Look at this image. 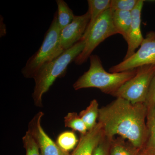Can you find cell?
Listing matches in <instances>:
<instances>
[{
  "mask_svg": "<svg viewBox=\"0 0 155 155\" xmlns=\"http://www.w3.org/2000/svg\"><path fill=\"white\" fill-rule=\"evenodd\" d=\"M148 108L145 103L132 104L121 97L100 108L98 120L105 135L113 139L118 135L139 149L144 147L147 131Z\"/></svg>",
  "mask_w": 155,
  "mask_h": 155,
  "instance_id": "cell-1",
  "label": "cell"
},
{
  "mask_svg": "<svg viewBox=\"0 0 155 155\" xmlns=\"http://www.w3.org/2000/svg\"><path fill=\"white\" fill-rule=\"evenodd\" d=\"M89 69L73 84L75 90L87 88L99 89L106 94L114 96L124 84L135 75L137 69L118 73L108 72L97 55L90 57Z\"/></svg>",
  "mask_w": 155,
  "mask_h": 155,
  "instance_id": "cell-2",
  "label": "cell"
},
{
  "mask_svg": "<svg viewBox=\"0 0 155 155\" xmlns=\"http://www.w3.org/2000/svg\"><path fill=\"white\" fill-rule=\"evenodd\" d=\"M84 45L85 41L80 40L39 70L33 78L35 86L32 95L36 107L42 106L43 95L48 91L56 79L66 72L69 64L75 61L83 51Z\"/></svg>",
  "mask_w": 155,
  "mask_h": 155,
  "instance_id": "cell-3",
  "label": "cell"
},
{
  "mask_svg": "<svg viewBox=\"0 0 155 155\" xmlns=\"http://www.w3.org/2000/svg\"><path fill=\"white\" fill-rule=\"evenodd\" d=\"M61 31L56 12L49 28L45 35L41 46L28 59L22 69L21 72L24 77L33 78L42 67L64 52V51L60 44Z\"/></svg>",
  "mask_w": 155,
  "mask_h": 155,
  "instance_id": "cell-4",
  "label": "cell"
},
{
  "mask_svg": "<svg viewBox=\"0 0 155 155\" xmlns=\"http://www.w3.org/2000/svg\"><path fill=\"white\" fill-rule=\"evenodd\" d=\"M136 69L135 75L119 89L114 97L122 98L132 104L145 103L155 75V65H144Z\"/></svg>",
  "mask_w": 155,
  "mask_h": 155,
  "instance_id": "cell-5",
  "label": "cell"
},
{
  "mask_svg": "<svg viewBox=\"0 0 155 155\" xmlns=\"http://www.w3.org/2000/svg\"><path fill=\"white\" fill-rule=\"evenodd\" d=\"M112 14L111 9H108L97 19L84 40L83 51L74 61L75 64H84L101 43L108 38L118 34L113 22Z\"/></svg>",
  "mask_w": 155,
  "mask_h": 155,
  "instance_id": "cell-6",
  "label": "cell"
},
{
  "mask_svg": "<svg viewBox=\"0 0 155 155\" xmlns=\"http://www.w3.org/2000/svg\"><path fill=\"white\" fill-rule=\"evenodd\" d=\"M146 65H155V31L148 32L133 55L109 69L111 73L128 71Z\"/></svg>",
  "mask_w": 155,
  "mask_h": 155,
  "instance_id": "cell-7",
  "label": "cell"
},
{
  "mask_svg": "<svg viewBox=\"0 0 155 155\" xmlns=\"http://www.w3.org/2000/svg\"><path fill=\"white\" fill-rule=\"evenodd\" d=\"M44 113L41 111L36 114L29 122L28 132L33 137L38 146L41 155H69L61 149L47 133L41 125Z\"/></svg>",
  "mask_w": 155,
  "mask_h": 155,
  "instance_id": "cell-8",
  "label": "cell"
},
{
  "mask_svg": "<svg viewBox=\"0 0 155 155\" xmlns=\"http://www.w3.org/2000/svg\"><path fill=\"white\" fill-rule=\"evenodd\" d=\"M90 19L88 11L83 15L75 16L72 22L61 31L60 44L65 51L80 41L85 33Z\"/></svg>",
  "mask_w": 155,
  "mask_h": 155,
  "instance_id": "cell-9",
  "label": "cell"
},
{
  "mask_svg": "<svg viewBox=\"0 0 155 155\" xmlns=\"http://www.w3.org/2000/svg\"><path fill=\"white\" fill-rule=\"evenodd\" d=\"M143 3V0H139L137 5L131 12L132 21L126 41L128 47L124 60L133 55L144 40L141 30V11Z\"/></svg>",
  "mask_w": 155,
  "mask_h": 155,
  "instance_id": "cell-10",
  "label": "cell"
},
{
  "mask_svg": "<svg viewBox=\"0 0 155 155\" xmlns=\"http://www.w3.org/2000/svg\"><path fill=\"white\" fill-rule=\"evenodd\" d=\"M102 125L99 122L84 134H81L76 148L70 155H93L96 147L105 137Z\"/></svg>",
  "mask_w": 155,
  "mask_h": 155,
  "instance_id": "cell-11",
  "label": "cell"
},
{
  "mask_svg": "<svg viewBox=\"0 0 155 155\" xmlns=\"http://www.w3.org/2000/svg\"><path fill=\"white\" fill-rule=\"evenodd\" d=\"M110 0H88V11L90 15V19L85 33L81 40H85L87 35L95 22L101 15L110 8Z\"/></svg>",
  "mask_w": 155,
  "mask_h": 155,
  "instance_id": "cell-12",
  "label": "cell"
},
{
  "mask_svg": "<svg viewBox=\"0 0 155 155\" xmlns=\"http://www.w3.org/2000/svg\"><path fill=\"white\" fill-rule=\"evenodd\" d=\"M112 11L114 26L118 34H121L126 41L132 21L131 12L119 10Z\"/></svg>",
  "mask_w": 155,
  "mask_h": 155,
  "instance_id": "cell-13",
  "label": "cell"
},
{
  "mask_svg": "<svg viewBox=\"0 0 155 155\" xmlns=\"http://www.w3.org/2000/svg\"><path fill=\"white\" fill-rule=\"evenodd\" d=\"M140 150L128 140L119 137L111 140L110 155H138Z\"/></svg>",
  "mask_w": 155,
  "mask_h": 155,
  "instance_id": "cell-14",
  "label": "cell"
},
{
  "mask_svg": "<svg viewBox=\"0 0 155 155\" xmlns=\"http://www.w3.org/2000/svg\"><path fill=\"white\" fill-rule=\"evenodd\" d=\"M147 135L143 149L155 155V106L148 110L146 119Z\"/></svg>",
  "mask_w": 155,
  "mask_h": 155,
  "instance_id": "cell-15",
  "label": "cell"
},
{
  "mask_svg": "<svg viewBox=\"0 0 155 155\" xmlns=\"http://www.w3.org/2000/svg\"><path fill=\"white\" fill-rule=\"evenodd\" d=\"M99 110L98 102L97 100L94 99L85 110L79 113V116L86 125L87 130H91L97 124V120L98 118Z\"/></svg>",
  "mask_w": 155,
  "mask_h": 155,
  "instance_id": "cell-16",
  "label": "cell"
},
{
  "mask_svg": "<svg viewBox=\"0 0 155 155\" xmlns=\"http://www.w3.org/2000/svg\"><path fill=\"white\" fill-rule=\"evenodd\" d=\"M56 3L58 5V24L61 30L72 22L75 15L65 1L57 0Z\"/></svg>",
  "mask_w": 155,
  "mask_h": 155,
  "instance_id": "cell-17",
  "label": "cell"
},
{
  "mask_svg": "<svg viewBox=\"0 0 155 155\" xmlns=\"http://www.w3.org/2000/svg\"><path fill=\"white\" fill-rule=\"evenodd\" d=\"M79 140L73 131H64L60 134L57 139L58 146L66 152L73 150L77 145Z\"/></svg>",
  "mask_w": 155,
  "mask_h": 155,
  "instance_id": "cell-18",
  "label": "cell"
},
{
  "mask_svg": "<svg viewBox=\"0 0 155 155\" xmlns=\"http://www.w3.org/2000/svg\"><path fill=\"white\" fill-rule=\"evenodd\" d=\"M64 122L65 127L78 131L81 134H84L88 131L83 120L75 112L68 113L64 117Z\"/></svg>",
  "mask_w": 155,
  "mask_h": 155,
  "instance_id": "cell-19",
  "label": "cell"
},
{
  "mask_svg": "<svg viewBox=\"0 0 155 155\" xmlns=\"http://www.w3.org/2000/svg\"><path fill=\"white\" fill-rule=\"evenodd\" d=\"M139 0H111L110 8L112 11H127L131 12L137 5Z\"/></svg>",
  "mask_w": 155,
  "mask_h": 155,
  "instance_id": "cell-20",
  "label": "cell"
},
{
  "mask_svg": "<svg viewBox=\"0 0 155 155\" xmlns=\"http://www.w3.org/2000/svg\"><path fill=\"white\" fill-rule=\"evenodd\" d=\"M22 142L26 151V155H41L38 146L28 131L22 137Z\"/></svg>",
  "mask_w": 155,
  "mask_h": 155,
  "instance_id": "cell-21",
  "label": "cell"
},
{
  "mask_svg": "<svg viewBox=\"0 0 155 155\" xmlns=\"http://www.w3.org/2000/svg\"><path fill=\"white\" fill-rule=\"evenodd\" d=\"M112 140L105 136L96 148L93 155H110V147Z\"/></svg>",
  "mask_w": 155,
  "mask_h": 155,
  "instance_id": "cell-22",
  "label": "cell"
},
{
  "mask_svg": "<svg viewBox=\"0 0 155 155\" xmlns=\"http://www.w3.org/2000/svg\"><path fill=\"white\" fill-rule=\"evenodd\" d=\"M145 104L148 110L155 106V75L151 84Z\"/></svg>",
  "mask_w": 155,
  "mask_h": 155,
  "instance_id": "cell-23",
  "label": "cell"
},
{
  "mask_svg": "<svg viewBox=\"0 0 155 155\" xmlns=\"http://www.w3.org/2000/svg\"><path fill=\"white\" fill-rule=\"evenodd\" d=\"M6 34L5 24L3 22V19L1 17V37L4 36Z\"/></svg>",
  "mask_w": 155,
  "mask_h": 155,
  "instance_id": "cell-24",
  "label": "cell"
},
{
  "mask_svg": "<svg viewBox=\"0 0 155 155\" xmlns=\"http://www.w3.org/2000/svg\"><path fill=\"white\" fill-rule=\"evenodd\" d=\"M138 155H153L152 154L148 152L147 151L145 150L144 149H142L140 150V152L138 154Z\"/></svg>",
  "mask_w": 155,
  "mask_h": 155,
  "instance_id": "cell-25",
  "label": "cell"
}]
</instances>
